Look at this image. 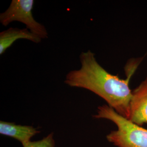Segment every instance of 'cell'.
Returning a JSON list of instances; mask_svg holds the SVG:
<instances>
[{"label":"cell","instance_id":"obj_6","mask_svg":"<svg viewBox=\"0 0 147 147\" xmlns=\"http://www.w3.org/2000/svg\"><path fill=\"white\" fill-rule=\"evenodd\" d=\"M21 39L29 40L36 43L40 42L42 39L27 28L11 27L0 33V55H3L16 40Z\"/></svg>","mask_w":147,"mask_h":147},{"label":"cell","instance_id":"obj_3","mask_svg":"<svg viewBox=\"0 0 147 147\" xmlns=\"http://www.w3.org/2000/svg\"><path fill=\"white\" fill-rule=\"evenodd\" d=\"M34 3L33 0H12L8 9L0 14L1 24L7 26L13 21L21 22L32 33L42 39L47 38L48 33L46 28L33 16Z\"/></svg>","mask_w":147,"mask_h":147},{"label":"cell","instance_id":"obj_5","mask_svg":"<svg viewBox=\"0 0 147 147\" xmlns=\"http://www.w3.org/2000/svg\"><path fill=\"white\" fill-rule=\"evenodd\" d=\"M39 132L40 131L33 126L18 125L4 121H0V134L17 140L21 142L22 145L31 141L32 137Z\"/></svg>","mask_w":147,"mask_h":147},{"label":"cell","instance_id":"obj_7","mask_svg":"<svg viewBox=\"0 0 147 147\" xmlns=\"http://www.w3.org/2000/svg\"><path fill=\"white\" fill-rule=\"evenodd\" d=\"M23 147H55V142L53 138V134H49L47 136L45 137L42 140L27 142L22 145Z\"/></svg>","mask_w":147,"mask_h":147},{"label":"cell","instance_id":"obj_2","mask_svg":"<svg viewBox=\"0 0 147 147\" xmlns=\"http://www.w3.org/2000/svg\"><path fill=\"white\" fill-rule=\"evenodd\" d=\"M95 118L113 121L118 129L107 136V140L118 147H147V130L121 116L109 105L98 107Z\"/></svg>","mask_w":147,"mask_h":147},{"label":"cell","instance_id":"obj_1","mask_svg":"<svg viewBox=\"0 0 147 147\" xmlns=\"http://www.w3.org/2000/svg\"><path fill=\"white\" fill-rule=\"evenodd\" d=\"M80 61V68L69 72L64 83L93 92L104 99L118 114L129 119L132 97L129 83L138 65V60L127 63L125 80L107 71L96 61L94 53L90 50L81 53Z\"/></svg>","mask_w":147,"mask_h":147},{"label":"cell","instance_id":"obj_4","mask_svg":"<svg viewBox=\"0 0 147 147\" xmlns=\"http://www.w3.org/2000/svg\"><path fill=\"white\" fill-rule=\"evenodd\" d=\"M129 120L139 126L147 123V78L132 92Z\"/></svg>","mask_w":147,"mask_h":147}]
</instances>
